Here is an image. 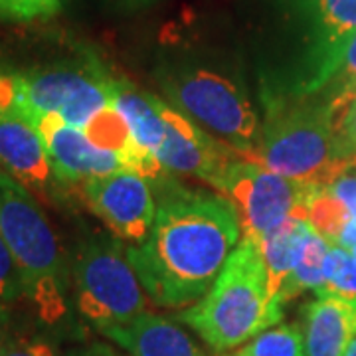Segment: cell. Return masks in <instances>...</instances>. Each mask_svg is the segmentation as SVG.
Masks as SVG:
<instances>
[{"instance_id": "1", "label": "cell", "mask_w": 356, "mask_h": 356, "mask_svg": "<svg viewBox=\"0 0 356 356\" xmlns=\"http://www.w3.org/2000/svg\"><path fill=\"white\" fill-rule=\"evenodd\" d=\"M156 198L153 228L127 257L156 305L184 307L212 289L242 242L240 218L226 196L192 191L170 175L151 182Z\"/></svg>"}, {"instance_id": "2", "label": "cell", "mask_w": 356, "mask_h": 356, "mask_svg": "<svg viewBox=\"0 0 356 356\" xmlns=\"http://www.w3.org/2000/svg\"><path fill=\"white\" fill-rule=\"evenodd\" d=\"M254 163L281 177L329 186L353 166L355 156L341 151L329 105L301 93H266V123Z\"/></svg>"}, {"instance_id": "3", "label": "cell", "mask_w": 356, "mask_h": 356, "mask_svg": "<svg viewBox=\"0 0 356 356\" xmlns=\"http://www.w3.org/2000/svg\"><path fill=\"white\" fill-rule=\"evenodd\" d=\"M214 350H229L281 321V307L267 291L259 243L242 238L212 289L178 315Z\"/></svg>"}, {"instance_id": "4", "label": "cell", "mask_w": 356, "mask_h": 356, "mask_svg": "<svg viewBox=\"0 0 356 356\" xmlns=\"http://www.w3.org/2000/svg\"><path fill=\"white\" fill-rule=\"evenodd\" d=\"M0 236L13 252L24 295L54 323L65 313L67 267L58 236L32 192L0 170Z\"/></svg>"}, {"instance_id": "5", "label": "cell", "mask_w": 356, "mask_h": 356, "mask_svg": "<svg viewBox=\"0 0 356 356\" xmlns=\"http://www.w3.org/2000/svg\"><path fill=\"white\" fill-rule=\"evenodd\" d=\"M161 86L180 113L212 131L248 161L257 159L264 127L238 77L216 65L180 62L161 74Z\"/></svg>"}, {"instance_id": "6", "label": "cell", "mask_w": 356, "mask_h": 356, "mask_svg": "<svg viewBox=\"0 0 356 356\" xmlns=\"http://www.w3.org/2000/svg\"><path fill=\"white\" fill-rule=\"evenodd\" d=\"M72 275L77 307L99 331L125 325L147 309V295L129 261L127 248L115 236H91L79 243Z\"/></svg>"}, {"instance_id": "7", "label": "cell", "mask_w": 356, "mask_h": 356, "mask_svg": "<svg viewBox=\"0 0 356 356\" xmlns=\"http://www.w3.org/2000/svg\"><path fill=\"white\" fill-rule=\"evenodd\" d=\"M16 79L18 115L32 121L36 115L58 113L67 125L81 131L111 105L115 83V77L95 60L40 67L16 74Z\"/></svg>"}, {"instance_id": "8", "label": "cell", "mask_w": 356, "mask_h": 356, "mask_svg": "<svg viewBox=\"0 0 356 356\" xmlns=\"http://www.w3.org/2000/svg\"><path fill=\"white\" fill-rule=\"evenodd\" d=\"M315 188L317 184L281 177L254 161H234L218 191L234 204L243 238L259 243L287 220H307Z\"/></svg>"}, {"instance_id": "9", "label": "cell", "mask_w": 356, "mask_h": 356, "mask_svg": "<svg viewBox=\"0 0 356 356\" xmlns=\"http://www.w3.org/2000/svg\"><path fill=\"white\" fill-rule=\"evenodd\" d=\"M83 198L91 212L119 240L137 245L145 242L153 228L156 214L153 186L131 168L88 180L83 184Z\"/></svg>"}, {"instance_id": "10", "label": "cell", "mask_w": 356, "mask_h": 356, "mask_svg": "<svg viewBox=\"0 0 356 356\" xmlns=\"http://www.w3.org/2000/svg\"><path fill=\"white\" fill-rule=\"evenodd\" d=\"M163 119L166 135L156 151V161L163 168L166 172L200 178L212 188H220L228 166L238 161V153L165 102Z\"/></svg>"}, {"instance_id": "11", "label": "cell", "mask_w": 356, "mask_h": 356, "mask_svg": "<svg viewBox=\"0 0 356 356\" xmlns=\"http://www.w3.org/2000/svg\"><path fill=\"white\" fill-rule=\"evenodd\" d=\"M44 139L51 170L60 186L86 184L125 168L117 154L95 147L81 129L67 125L58 113L36 115L30 121Z\"/></svg>"}, {"instance_id": "12", "label": "cell", "mask_w": 356, "mask_h": 356, "mask_svg": "<svg viewBox=\"0 0 356 356\" xmlns=\"http://www.w3.org/2000/svg\"><path fill=\"white\" fill-rule=\"evenodd\" d=\"M0 170L42 198L60 186L38 129L18 113H0Z\"/></svg>"}, {"instance_id": "13", "label": "cell", "mask_w": 356, "mask_h": 356, "mask_svg": "<svg viewBox=\"0 0 356 356\" xmlns=\"http://www.w3.org/2000/svg\"><path fill=\"white\" fill-rule=\"evenodd\" d=\"M356 337V303L317 291L305 309V356H344Z\"/></svg>"}, {"instance_id": "14", "label": "cell", "mask_w": 356, "mask_h": 356, "mask_svg": "<svg viewBox=\"0 0 356 356\" xmlns=\"http://www.w3.org/2000/svg\"><path fill=\"white\" fill-rule=\"evenodd\" d=\"M102 332L133 356H204L177 323L149 313L125 325L105 327Z\"/></svg>"}, {"instance_id": "15", "label": "cell", "mask_w": 356, "mask_h": 356, "mask_svg": "<svg viewBox=\"0 0 356 356\" xmlns=\"http://www.w3.org/2000/svg\"><path fill=\"white\" fill-rule=\"evenodd\" d=\"M111 105L125 119L135 145L143 153L156 156L166 135L163 99L140 91L125 79H115Z\"/></svg>"}, {"instance_id": "16", "label": "cell", "mask_w": 356, "mask_h": 356, "mask_svg": "<svg viewBox=\"0 0 356 356\" xmlns=\"http://www.w3.org/2000/svg\"><path fill=\"white\" fill-rule=\"evenodd\" d=\"M311 229L313 226L307 220L291 218L259 242L264 264H266L267 291L275 305L283 307L280 301L281 289L299 264Z\"/></svg>"}, {"instance_id": "17", "label": "cell", "mask_w": 356, "mask_h": 356, "mask_svg": "<svg viewBox=\"0 0 356 356\" xmlns=\"http://www.w3.org/2000/svg\"><path fill=\"white\" fill-rule=\"evenodd\" d=\"M331 245L332 243L329 240H325L315 229H311L303 245L301 259L291 273V277L285 281L281 289V305L289 299L299 297L303 291H309V289L318 291L325 287V261H327Z\"/></svg>"}, {"instance_id": "18", "label": "cell", "mask_w": 356, "mask_h": 356, "mask_svg": "<svg viewBox=\"0 0 356 356\" xmlns=\"http://www.w3.org/2000/svg\"><path fill=\"white\" fill-rule=\"evenodd\" d=\"M323 36L332 58L343 65L344 54L356 36V0H313Z\"/></svg>"}, {"instance_id": "19", "label": "cell", "mask_w": 356, "mask_h": 356, "mask_svg": "<svg viewBox=\"0 0 356 356\" xmlns=\"http://www.w3.org/2000/svg\"><path fill=\"white\" fill-rule=\"evenodd\" d=\"M309 224L331 243L339 242L346 222L350 220L343 202L329 191V186H317L309 202Z\"/></svg>"}, {"instance_id": "20", "label": "cell", "mask_w": 356, "mask_h": 356, "mask_svg": "<svg viewBox=\"0 0 356 356\" xmlns=\"http://www.w3.org/2000/svg\"><path fill=\"white\" fill-rule=\"evenodd\" d=\"M228 356H305V344L297 325H280L259 332L252 343Z\"/></svg>"}, {"instance_id": "21", "label": "cell", "mask_w": 356, "mask_h": 356, "mask_svg": "<svg viewBox=\"0 0 356 356\" xmlns=\"http://www.w3.org/2000/svg\"><path fill=\"white\" fill-rule=\"evenodd\" d=\"M318 291L332 293L356 303V255L339 243H332L325 261V287Z\"/></svg>"}, {"instance_id": "22", "label": "cell", "mask_w": 356, "mask_h": 356, "mask_svg": "<svg viewBox=\"0 0 356 356\" xmlns=\"http://www.w3.org/2000/svg\"><path fill=\"white\" fill-rule=\"evenodd\" d=\"M62 10V0H0V22H32Z\"/></svg>"}, {"instance_id": "23", "label": "cell", "mask_w": 356, "mask_h": 356, "mask_svg": "<svg viewBox=\"0 0 356 356\" xmlns=\"http://www.w3.org/2000/svg\"><path fill=\"white\" fill-rule=\"evenodd\" d=\"M24 295V283L20 275V267L14 259L13 252L0 236V303L8 305Z\"/></svg>"}, {"instance_id": "24", "label": "cell", "mask_w": 356, "mask_h": 356, "mask_svg": "<svg viewBox=\"0 0 356 356\" xmlns=\"http://www.w3.org/2000/svg\"><path fill=\"white\" fill-rule=\"evenodd\" d=\"M0 356H56L54 346L44 339H10Z\"/></svg>"}, {"instance_id": "25", "label": "cell", "mask_w": 356, "mask_h": 356, "mask_svg": "<svg viewBox=\"0 0 356 356\" xmlns=\"http://www.w3.org/2000/svg\"><path fill=\"white\" fill-rule=\"evenodd\" d=\"M0 113H18V79H16V74L0 72Z\"/></svg>"}, {"instance_id": "26", "label": "cell", "mask_w": 356, "mask_h": 356, "mask_svg": "<svg viewBox=\"0 0 356 356\" xmlns=\"http://www.w3.org/2000/svg\"><path fill=\"white\" fill-rule=\"evenodd\" d=\"M339 137V145L344 156H355L356 154V103L353 105V109L346 113L343 125L337 133Z\"/></svg>"}, {"instance_id": "27", "label": "cell", "mask_w": 356, "mask_h": 356, "mask_svg": "<svg viewBox=\"0 0 356 356\" xmlns=\"http://www.w3.org/2000/svg\"><path fill=\"white\" fill-rule=\"evenodd\" d=\"M337 76H339L337 79H339V83H341V89L356 83V36L353 38V42H350L346 54H344L343 65H341V70H339Z\"/></svg>"}, {"instance_id": "28", "label": "cell", "mask_w": 356, "mask_h": 356, "mask_svg": "<svg viewBox=\"0 0 356 356\" xmlns=\"http://www.w3.org/2000/svg\"><path fill=\"white\" fill-rule=\"evenodd\" d=\"M10 339H13V337H10V329H8V313L2 311V313H0V355H2V350L6 348V344H8Z\"/></svg>"}, {"instance_id": "29", "label": "cell", "mask_w": 356, "mask_h": 356, "mask_svg": "<svg viewBox=\"0 0 356 356\" xmlns=\"http://www.w3.org/2000/svg\"><path fill=\"white\" fill-rule=\"evenodd\" d=\"M83 356H115L113 353H109V350H105V348H97V350H91L88 355Z\"/></svg>"}, {"instance_id": "30", "label": "cell", "mask_w": 356, "mask_h": 356, "mask_svg": "<svg viewBox=\"0 0 356 356\" xmlns=\"http://www.w3.org/2000/svg\"><path fill=\"white\" fill-rule=\"evenodd\" d=\"M127 6H145V4H149V2H153V0H123Z\"/></svg>"}, {"instance_id": "31", "label": "cell", "mask_w": 356, "mask_h": 356, "mask_svg": "<svg viewBox=\"0 0 356 356\" xmlns=\"http://www.w3.org/2000/svg\"><path fill=\"white\" fill-rule=\"evenodd\" d=\"M344 356H356V337L353 339V343H350V346L346 348V355Z\"/></svg>"}, {"instance_id": "32", "label": "cell", "mask_w": 356, "mask_h": 356, "mask_svg": "<svg viewBox=\"0 0 356 356\" xmlns=\"http://www.w3.org/2000/svg\"><path fill=\"white\" fill-rule=\"evenodd\" d=\"M2 311H6V305H2V303H0V313H2Z\"/></svg>"}, {"instance_id": "33", "label": "cell", "mask_w": 356, "mask_h": 356, "mask_svg": "<svg viewBox=\"0 0 356 356\" xmlns=\"http://www.w3.org/2000/svg\"><path fill=\"white\" fill-rule=\"evenodd\" d=\"M350 252H353V254L356 255V245H355V248H353V250H350Z\"/></svg>"}]
</instances>
